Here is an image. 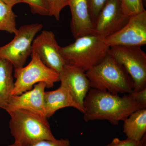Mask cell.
I'll return each instance as SVG.
<instances>
[{"instance_id":"cell-1","label":"cell","mask_w":146,"mask_h":146,"mask_svg":"<svg viewBox=\"0 0 146 146\" xmlns=\"http://www.w3.org/2000/svg\"><path fill=\"white\" fill-rule=\"evenodd\" d=\"M83 107L85 121L106 120L114 125L124 121L133 112L141 109L128 94L120 96L92 88L84 99Z\"/></svg>"},{"instance_id":"cell-2","label":"cell","mask_w":146,"mask_h":146,"mask_svg":"<svg viewBox=\"0 0 146 146\" xmlns=\"http://www.w3.org/2000/svg\"><path fill=\"white\" fill-rule=\"evenodd\" d=\"M85 74L92 89L117 95L128 94L134 89L133 80L123 66L108 53Z\"/></svg>"},{"instance_id":"cell-3","label":"cell","mask_w":146,"mask_h":146,"mask_svg":"<svg viewBox=\"0 0 146 146\" xmlns=\"http://www.w3.org/2000/svg\"><path fill=\"white\" fill-rule=\"evenodd\" d=\"M8 114L9 127L15 145L31 146L40 141L56 139L46 117L23 110Z\"/></svg>"},{"instance_id":"cell-4","label":"cell","mask_w":146,"mask_h":146,"mask_svg":"<svg viewBox=\"0 0 146 146\" xmlns=\"http://www.w3.org/2000/svg\"><path fill=\"white\" fill-rule=\"evenodd\" d=\"M109 48L104 39L92 34L80 36L72 44L60 47V52L66 64L76 66L86 72L107 55Z\"/></svg>"},{"instance_id":"cell-5","label":"cell","mask_w":146,"mask_h":146,"mask_svg":"<svg viewBox=\"0 0 146 146\" xmlns=\"http://www.w3.org/2000/svg\"><path fill=\"white\" fill-rule=\"evenodd\" d=\"M31 56V61L27 66L14 69L16 80L12 96L29 91L39 82H44L46 88H51L59 82L58 73L47 67L36 53L32 52Z\"/></svg>"},{"instance_id":"cell-6","label":"cell","mask_w":146,"mask_h":146,"mask_svg":"<svg viewBox=\"0 0 146 146\" xmlns=\"http://www.w3.org/2000/svg\"><path fill=\"white\" fill-rule=\"evenodd\" d=\"M42 24L24 25L17 29L14 38L0 46V57L9 60L14 69L24 67L32 52V44L36 34L42 29Z\"/></svg>"},{"instance_id":"cell-7","label":"cell","mask_w":146,"mask_h":146,"mask_svg":"<svg viewBox=\"0 0 146 146\" xmlns=\"http://www.w3.org/2000/svg\"><path fill=\"white\" fill-rule=\"evenodd\" d=\"M108 54L123 66L132 78L133 91L146 88V54L141 47L112 46Z\"/></svg>"},{"instance_id":"cell-8","label":"cell","mask_w":146,"mask_h":146,"mask_svg":"<svg viewBox=\"0 0 146 146\" xmlns=\"http://www.w3.org/2000/svg\"><path fill=\"white\" fill-rule=\"evenodd\" d=\"M106 44L140 46L146 44V11L129 17L127 23L116 33L104 39Z\"/></svg>"},{"instance_id":"cell-9","label":"cell","mask_w":146,"mask_h":146,"mask_svg":"<svg viewBox=\"0 0 146 146\" xmlns=\"http://www.w3.org/2000/svg\"><path fill=\"white\" fill-rule=\"evenodd\" d=\"M129 18L123 12L119 0H109L94 23V34L105 39L122 28Z\"/></svg>"},{"instance_id":"cell-10","label":"cell","mask_w":146,"mask_h":146,"mask_svg":"<svg viewBox=\"0 0 146 146\" xmlns=\"http://www.w3.org/2000/svg\"><path fill=\"white\" fill-rule=\"evenodd\" d=\"M54 33L44 30L35 38L32 51L36 53L48 68L58 74L66 65Z\"/></svg>"},{"instance_id":"cell-11","label":"cell","mask_w":146,"mask_h":146,"mask_svg":"<svg viewBox=\"0 0 146 146\" xmlns=\"http://www.w3.org/2000/svg\"><path fill=\"white\" fill-rule=\"evenodd\" d=\"M46 88L45 83L39 82L29 91L20 95L11 96L3 109L8 113L23 110L46 117L44 103Z\"/></svg>"},{"instance_id":"cell-12","label":"cell","mask_w":146,"mask_h":146,"mask_svg":"<svg viewBox=\"0 0 146 146\" xmlns=\"http://www.w3.org/2000/svg\"><path fill=\"white\" fill-rule=\"evenodd\" d=\"M61 86L66 88L73 98L83 108V103L91 87L85 72L76 66L66 64L59 73Z\"/></svg>"},{"instance_id":"cell-13","label":"cell","mask_w":146,"mask_h":146,"mask_svg":"<svg viewBox=\"0 0 146 146\" xmlns=\"http://www.w3.org/2000/svg\"><path fill=\"white\" fill-rule=\"evenodd\" d=\"M70 9L71 29L75 38L94 34V23L89 12L88 0H68Z\"/></svg>"},{"instance_id":"cell-14","label":"cell","mask_w":146,"mask_h":146,"mask_svg":"<svg viewBox=\"0 0 146 146\" xmlns=\"http://www.w3.org/2000/svg\"><path fill=\"white\" fill-rule=\"evenodd\" d=\"M45 115L49 118L60 109L72 107L83 113V108L76 102L68 89L61 86L54 91H46L44 98Z\"/></svg>"},{"instance_id":"cell-15","label":"cell","mask_w":146,"mask_h":146,"mask_svg":"<svg viewBox=\"0 0 146 146\" xmlns=\"http://www.w3.org/2000/svg\"><path fill=\"white\" fill-rule=\"evenodd\" d=\"M123 122V132L127 138L139 141L146 135V109L138 110Z\"/></svg>"},{"instance_id":"cell-16","label":"cell","mask_w":146,"mask_h":146,"mask_svg":"<svg viewBox=\"0 0 146 146\" xmlns=\"http://www.w3.org/2000/svg\"><path fill=\"white\" fill-rule=\"evenodd\" d=\"M13 68L9 60L0 57V106L3 109L12 96L14 88Z\"/></svg>"},{"instance_id":"cell-17","label":"cell","mask_w":146,"mask_h":146,"mask_svg":"<svg viewBox=\"0 0 146 146\" xmlns=\"http://www.w3.org/2000/svg\"><path fill=\"white\" fill-rule=\"evenodd\" d=\"M13 7L0 1V31H5L11 34L17 31L16 18Z\"/></svg>"},{"instance_id":"cell-18","label":"cell","mask_w":146,"mask_h":146,"mask_svg":"<svg viewBox=\"0 0 146 146\" xmlns=\"http://www.w3.org/2000/svg\"><path fill=\"white\" fill-rule=\"evenodd\" d=\"M145 0H119L123 12L130 17L145 11L144 3Z\"/></svg>"},{"instance_id":"cell-19","label":"cell","mask_w":146,"mask_h":146,"mask_svg":"<svg viewBox=\"0 0 146 146\" xmlns=\"http://www.w3.org/2000/svg\"><path fill=\"white\" fill-rule=\"evenodd\" d=\"M27 4L32 13L43 16H49V8L47 0H22Z\"/></svg>"},{"instance_id":"cell-20","label":"cell","mask_w":146,"mask_h":146,"mask_svg":"<svg viewBox=\"0 0 146 146\" xmlns=\"http://www.w3.org/2000/svg\"><path fill=\"white\" fill-rule=\"evenodd\" d=\"M49 8V16L59 21L60 13L65 7L68 6V0H47Z\"/></svg>"},{"instance_id":"cell-21","label":"cell","mask_w":146,"mask_h":146,"mask_svg":"<svg viewBox=\"0 0 146 146\" xmlns=\"http://www.w3.org/2000/svg\"><path fill=\"white\" fill-rule=\"evenodd\" d=\"M109 1V0H88L89 12L94 25L101 11Z\"/></svg>"},{"instance_id":"cell-22","label":"cell","mask_w":146,"mask_h":146,"mask_svg":"<svg viewBox=\"0 0 146 146\" xmlns=\"http://www.w3.org/2000/svg\"><path fill=\"white\" fill-rule=\"evenodd\" d=\"M106 146H146V135L139 141H133L128 138L121 140L115 138Z\"/></svg>"},{"instance_id":"cell-23","label":"cell","mask_w":146,"mask_h":146,"mask_svg":"<svg viewBox=\"0 0 146 146\" xmlns=\"http://www.w3.org/2000/svg\"><path fill=\"white\" fill-rule=\"evenodd\" d=\"M7 146H21L15 145L14 143L11 144ZM31 146H71L70 141L68 139H56L53 141L45 140L40 141L36 143Z\"/></svg>"},{"instance_id":"cell-24","label":"cell","mask_w":146,"mask_h":146,"mask_svg":"<svg viewBox=\"0 0 146 146\" xmlns=\"http://www.w3.org/2000/svg\"><path fill=\"white\" fill-rule=\"evenodd\" d=\"M129 96L140 105L141 109H146V88L138 91H132Z\"/></svg>"},{"instance_id":"cell-25","label":"cell","mask_w":146,"mask_h":146,"mask_svg":"<svg viewBox=\"0 0 146 146\" xmlns=\"http://www.w3.org/2000/svg\"><path fill=\"white\" fill-rule=\"evenodd\" d=\"M0 1L12 7L16 4L22 3V0H0Z\"/></svg>"},{"instance_id":"cell-26","label":"cell","mask_w":146,"mask_h":146,"mask_svg":"<svg viewBox=\"0 0 146 146\" xmlns=\"http://www.w3.org/2000/svg\"><path fill=\"white\" fill-rule=\"evenodd\" d=\"M1 108V106H0V108Z\"/></svg>"}]
</instances>
